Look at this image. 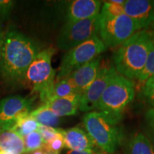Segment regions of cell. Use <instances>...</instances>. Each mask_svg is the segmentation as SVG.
<instances>
[{
  "instance_id": "cell-1",
  "label": "cell",
  "mask_w": 154,
  "mask_h": 154,
  "mask_svg": "<svg viewBox=\"0 0 154 154\" xmlns=\"http://www.w3.org/2000/svg\"><path fill=\"white\" fill-rule=\"evenodd\" d=\"M40 51L32 38L10 30L6 34L0 57V75L6 82L17 85L24 80L30 64Z\"/></svg>"
},
{
  "instance_id": "cell-2",
  "label": "cell",
  "mask_w": 154,
  "mask_h": 154,
  "mask_svg": "<svg viewBox=\"0 0 154 154\" xmlns=\"http://www.w3.org/2000/svg\"><path fill=\"white\" fill-rule=\"evenodd\" d=\"M154 45L152 32L139 30L121 44L113 54L116 72L130 80L138 79Z\"/></svg>"
},
{
  "instance_id": "cell-3",
  "label": "cell",
  "mask_w": 154,
  "mask_h": 154,
  "mask_svg": "<svg viewBox=\"0 0 154 154\" xmlns=\"http://www.w3.org/2000/svg\"><path fill=\"white\" fill-rule=\"evenodd\" d=\"M83 124L99 149L109 153H116L122 139L119 122L101 111H94L84 116Z\"/></svg>"
},
{
  "instance_id": "cell-4",
  "label": "cell",
  "mask_w": 154,
  "mask_h": 154,
  "mask_svg": "<svg viewBox=\"0 0 154 154\" xmlns=\"http://www.w3.org/2000/svg\"><path fill=\"white\" fill-rule=\"evenodd\" d=\"M134 97L133 81L117 74L103 92L97 109L120 123L126 107L134 101Z\"/></svg>"
},
{
  "instance_id": "cell-5",
  "label": "cell",
  "mask_w": 154,
  "mask_h": 154,
  "mask_svg": "<svg viewBox=\"0 0 154 154\" xmlns=\"http://www.w3.org/2000/svg\"><path fill=\"white\" fill-rule=\"evenodd\" d=\"M54 49L48 48L40 51L30 64L24 82L32 87V92L39 94L42 101L45 103L51 98L54 86L56 71L51 65Z\"/></svg>"
},
{
  "instance_id": "cell-6",
  "label": "cell",
  "mask_w": 154,
  "mask_h": 154,
  "mask_svg": "<svg viewBox=\"0 0 154 154\" xmlns=\"http://www.w3.org/2000/svg\"><path fill=\"white\" fill-rule=\"evenodd\" d=\"M139 30L136 23L126 14L118 17L99 14V35L106 48L120 46Z\"/></svg>"
},
{
  "instance_id": "cell-7",
  "label": "cell",
  "mask_w": 154,
  "mask_h": 154,
  "mask_svg": "<svg viewBox=\"0 0 154 154\" xmlns=\"http://www.w3.org/2000/svg\"><path fill=\"white\" fill-rule=\"evenodd\" d=\"M106 49L99 36H96L69 50L61 59L57 80L65 79L77 69L99 57Z\"/></svg>"
},
{
  "instance_id": "cell-8",
  "label": "cell",
  "mask_w": 154,
  "mask_h": 154,
  "mask_svg": "<svg viewBox=\"0 0 154 154\" xmlns=\"http://www.w3.org/2000/svg\"><path fill=\"white\" fill-rule=\"evenodd\" d=\"M99 16L65 23L57 39L58 49L68 51L94 36H99Z\"/></svg>"
},
{
  "instance_id": "cell-9",
  "label": "cell",
  "mask_w": 154,
  "mask_h": 154,
  "mask_svg": "<svg viewBox=\"0 0 154 154\" xmlns=\"http://www.w3.org/2000/svg\"><path fill=\"white\" fill-rule=\"evenodd\" d=\"M117 74L118 72L116 70L115 66L111 63H101L96 79L81 96L79 110L88 113L97 109L103 92L109 86L111 80Z\"/></svg>"
},
{
  "instance_id": "cell-10",
  "label": "cell",
  "mask_w": 154,
  "mask_h": 154,
  "mask_svg": "<svg viewBox=\"0 0 154 154\" xmlns=\"http://www.w3.org/2000/svg\"><path fill=\"white\" fill-rule=\"evenodd\" d=\"M35 98L14 95L0 101V127L12 128L16 121L31 112Z\"/></svg>"
},
{
  "instance_id": "cell-11",
  "label": "cell",
  "mask_w": 154,
  "mask_h": 154,
  "mask_svg": "<svg viewBox=\"0 0 154 154\" xmlns=\"http://www.w3.org/2000/svg\"><path fill=\"white\" fill-rule=\"evenodd\" d=\"M125 14L131 18L140 30L154 24V0H126Z\"/></svg>"
},
{
  "instance_id": "cell-12",
  "label": "cell",
  "mask_w": 154,
  "mask_h": 154,
  "mask_svg": "<svg viewBox=\"0 0 154 154\" xmlns=\"http://www.w3.org/2000/svg\"><path fill=\"white\" fill-rule=\"evenodd\" d=\"M101 61V57L99 56L77 69L65 78L72 84L79 95L82 96L96 79Z\"/></svg>"
},
{
  "instance_id": "cell-13",
  "label": "cell",
  "mask_w": 154,
  "mask_h": 154,
  "mask_svg": "<svg viewBox=\"0 0 154 154\" xmlns=\"http://www.w3.org/2000/svg\"><path fill=\"white\" fill-rule=\"evenodd\" d=\"M101 2L98 0H74L66 9V22L93 18L100 14Z\"/></svg>"
},
{
  "instance_id": "cell-14",
  "label": "cell",
  "mask_w": 154,
  "mask_h": 154,
  "mask_svg": "<svg viewBox=\"0 0 154 154\" xmlns=\"http://www.w3.org/2000/svg\"><path fill=\"white\" fill-rule=\"evenodd\" d=\"M65 147L73 151H94L96 144L86 130L73 127L63 130Z\"/></svg>"
},
{
  "instance_id": "cell-15",
  "label": "cell",
  "mask_w": 154,
  "mask_h": 154,
  "mask_svg": "<svg viewBox=\"0 0 154 154\" xmlns=\"http://www.w3.org/2000/svg\"><path fill=\"white\" fill-rule=\"evenodd\" d=\"M81 96L73 95L63 98L48 100L42 106L49 109L59 117L69 116L76 114L79 109Z\"/></svg>"
},
{
  "instance_id": "cell-16",
  "label": "cell",
  "mask_w": 154,
  "mask_h": 154,
  "mask_svg": "<svg viewBox=\"0 0 154 154\" xmlns=\"http://www.w3.org/2000/svg\"><path fill=\"white\" fill-rule=\"evenodd\" d=\"M0 154H25L24 139L11 128L0 127Z\"/></svg>"
},
{
  "instance_id": "cell-17",
  "label": "cell",
  "mask_w": 154,
  "mask_h": 154,
  "mask_svg": "<svg viewBox=\"0 0 154 154\" xmlns=\"http://www.w3.org/2000/svg\"><path fill=\"white\" fill-rule=\"evenodd\" d=\"M126 154H154V147L145 134L138 133L130 138Z\"/></svg>"
},
{
  "instance_id": "cell-18",
  "label": "cell",
  "mask_w": 154,
  "mask_h": 154,
  "mask_svg": "<svg viewBox=\"0 0 154 154\" xmlns=\"http://www.w3.org/2000/svg\"><path fill=\"white\" fill-rule=\"evenodd\" d=\"M29 114L41 126L57 128V126L60 124V117L57 116L52 111L42 105L36 109L31 111Z\"/></svg>"
},
{
  "instance_id": "cell-19",
  "label": "cell",
  "mask_w": 154,
  "mask_h": 154,
  "mask_svg": "<svg viewBox=\"0 0 154 154\" xmlns=\"http://www.w3.org/2000/svg\"><path fill=\"white\" fill-rule=\"evenodd\" d=\"M40 125L32 116L29 114L22 117L16 121L11 129L17 133L19 136L24 138L31 133L38 130Z\"/></svg>"
},
{
  "instance_id": "cell-20",
  "label": "cell",
  "mask_w": 154,
  "mask_h": 154,
  "mask_svg": "<svg viewBox=\"0 0 154 154\" xmlns=\"http://www.w3.org/2000/svg\"><path fill=\"white\" fill-rule=\"evenodd\" d=\"M73 95H79V94H77L76 91L73 87L72 84L66 79H63L57 81V82H55L53 88L52 94H51V98L49 99L67 97V96Z\"/></svg>"
},
{
  "instance_id": "cell-21",
  "label": "cell",
  "mask_w": 154,
  "mask_h": 154,
  "mask_svg": "<svg viewBox=\"0 0 154 154\" xmlns=\"http://www.w3.org/2000/svg\"><path fill=\"white\" fill-rule=\"evenodd\" d=\"M24 143L25 153H29L43 148L44 142L38 130L31 133L23 138Z\"/></svg>"
},
{
  "instance_id": "cell-22",
  "label": "cell",
  "mask_w": 154,
  "mask_h": 154,
  "mask_svg": "<svg viewBox=\"0 0 154 154\" xmlns=\"http://www.w3.org/2000/svg\"><path fill=\"white\" fill-rule=\"evenodd\" d=\"M124 5H119L111 1L104 2L100 14L108 17H118L125 14Z\"/></svg>"
},
{
  "instance_id": "cell-23",
  "label": "cell",
  "mask_w": 154,
  "mask_h": 154,
  "mask_svg": "<svg viewBox=\"0 0 154 154\" xmlns=\"http://www.w3.org/2000/svg\"><path fill=\"white\" fill-rule=\"evenodd\" d=\"M154 76V45L150 51L149 57L143 70L140 73L138 80L144 84L151 77Z\"/></svg>"
},
{
  "instance_id": "cell-24",
  "label": "cell",
  "mask_w": 154,
  "mask_h": 154,
  "mask_svg": "<svg viewBox=\"0 0 154 154\" xmlns=\"http://www.w3.org/2000/svg\"><path fill=\"white\" fill-rule=\"evenodd\" d=\"M140 95L151 108H154V76L144 83Z\"/></svg>"
},
{
  "instance_id": "cell-25",
  "label": "cell",
  "mask_w": 154,
  "mask_h": 154,
  "mask_svg": "<svg viewBox=\"0 0 154 154\" xmlns=\"http://www.w3.org/2000/svg\"><path fill=\"white\" fill-rule=\"evenodd\" d=\"M63 130L61 128L60 134L56 137L54 139L48 143H45L43 149L48 152L55 154H59L62 149L65 147L64 138H63Z\"/></svg>"
},
{
  "instance_id": "cell-26",
  "label": "cell",
  "mask_w": 154,
  "mask_h": 154,
  "mask_svg": "<svg viewBox=\"0 0 154 154\" xmlns=\"http://www.w3.org/2000/svg\"><path fill=\"white\" fill-rule=\"evenodd\" d=\"M38 131L42 134L44 144H45L49 143L51 140L54 139L58 135L60 134L61 128L40 126L39 128H38Z\"/></svg>"
},
{
  "instance_id": "cell-27",
  "label": "cell",
  "mask_w": 154,
  "mask_h": 154,
  "mask_svg": "<svg viewBox=\"0 0 154 154\" xmlns=\"http://www.w3.org/2000/svg\"><path fill=\"white\" fill-rule=\"evenodd\" d=\"M14 2L10 0H0V19L9 16L14 7Z\"/></svg>"
},
{
  "instance_id": "cell-28",
  "label": "cell",
  "mask_w": 154,
  "mask_h": 154,
  "mask_svg": "<svg viewBox=\"0 0 154 154\" xmlns=\"http://www.w3.org/2000/svg\"><path fill=\"white\" fill-rule=\"evenodd\" d=\"M146 122L154 138V108H150L145 115Z\"/></svg>"
},
{
  "instance_id": "cell-29",
  "label": "cell",
  "mask_w": 154,
  "mask_h": 154,
  "mask_svg": "<svg viewBox=\"0 0 154 154\" xmlns=\"http://www.w3.org/2000/svg\"><path fill=\"white\" fill-rule=\"evenodd\" d=\"M65 154H95V150L94 151H73V150H69Z\"/></svg>"
},
{
  "instance_id": "cell-30",
  "label": "cell",
  "mask_w": 154,
  "mask_h": 154,
  "mask_svg": "<svg viewBox=\"0 0 154 154\" xmlns=\"http://www.w3.org/2000/svg\"><path fill=\"white\" fill-rule=\"evenodd\" d=\"M25 154H47V151L42 148V149L37 150V151L31 152V153H25Z\"/></svg>"
},
{
  "instance_id": "cell-31",
  "label": "cell",
  "mask_w": 154,
  "mask_h": 154,
  "mask_svg": "<svg viewBox=\"0 0 154 154\" xmlns=\"http://www.w3.org/2000/svg\"><path fill=\"white\" fill-rule=\"evenodd\" d=\"M4 38H5V36L3 35L1 29H0V52L2 51V46L4 43Z\"/></svg>"
},
{
  "instance_id": "cell-32",
  "label": "cell",
  "mask_w": 154,
  "mask_h": 154,
  "mask_svg": "<svg viewBox=\"0 0 154 154\" xmlns=\"http://www.w3.org/2000/svg\"><path fill=\"white\" fill-rule=\"evenodd\" d=\"M95 154H116V153H109L107 152L102 151L101 149H95Z\"/></svg>"
},
{
  "instance_id": "cell-33",
  "label": "cell",
  "mask_w": 154,
  "mask_h": 154,
  "mask_svg": "<svg viewBox=\"0 0 154 154\" xmlns=\"http://www.w3.org/2000/svg\"><path fill=\"white\" fill-rule=\"evenodd\" d=\"M47 154H55V153H51V152L47 151Z\"/></svg>"
},
{
  "instance_id": "cell-34",
  "label": "cell",
  "mask_w": 154,
  "mask_h": 154,
  "mask_svg": "<svg viewBox=\"0 0 154 154\" xmlns=\"http://www.w3.org/2000/svg\"><path fill=\"white\" fill-rule=\"evenodd\" d=\"M152 33H153V36H154V24H153V32H152Z\"/></svg>"
},
{
  "instance_id": "cell-35",
  "label": "cell",
  "mask_w": 154,
  "mask_h": 154,
  "mask_svg": "<svg viewBox=\"0 0 154 154\" xmlns=\"http://www.w3.org/2000/svg\"><path fill=\"white\" fill-rule=\"evenodd\" d=\"M0 57H1V52H0Z\"/></svg>"
}]
</instances>
